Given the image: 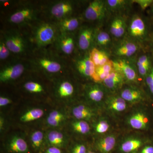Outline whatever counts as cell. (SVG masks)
<instances>
[{
	"label": "cell",
	"mask_w": 153,
	"mask_h": 153,
	"mask_svg": "<svg viewBox=\"0 0 153 153\" xmlns=\"http://www.w3.org/2000/svg\"><path fill=\"white\" fill-rule=\"evenodd\" d=\"M44 139V134L41 131H36L31 134L30 140L34 149L38 150L41 148Z\"/></svg>",
	"instance_id": "obj_37"
},
{
	"label": "cell",
	"mask_w": 153,
	"mask_h": 153,
	"mask_svg": "<svg viewBox=\"0 0 153 153\" xmlns=\"http://www.w3.org/2000/svg\"><path fill=\"white\" fill-rule=\"evenodd\" d=\"M27 59L32 70L49 79L66 75L71 71L70 60L58 54L52 47L34 49Z\"/></svg>",
	"instance_id": "obj_1"
},
{
	"label": "cell",
	"mask_w": 153,
	"mask_h": 153,
	"mask_svg": "<svg viewBox=\"0 0 153 153\" xmlns=\"http://www.w3.org/2000/svg\"><path fill=\"white\" fill-rule=\"evenodd\" d=\"M137 63L142 64V65L150 66V62L149 59L146 55H142L139 58Z\"/></svg>",
	"instance_id": "obj_42"
},
{
	"label": "cell",
	"mask_w": 153,
	"mask_h": 153,
	"mask_svg": "<svg viewBox=\"0 0 153 153\" xmlns=\"http://www.w3.org/2000/svg\"><path fill=\"white\" fill-rule=\"evenodd\" d=\"M12 102V100L10 99L5 96H1L0 97V106L4 107L11 104Z\"/></svg>",
	"instance_id": "obj_43"
},
{
	"label": "cell",
	"mask_w": 153,
	"mask_h": 153,
	"mask_svg": "<svg viewBox=\"0 0 153 153\" xmlns=\"http://www.w3.org/2000/svg\"><path fill=\"white\" fill-rule=\"evenodd\" d=\"M4 121L3 117H1V120H0V129L1 131L3 130L4 128Z\"/></svg>",
	"instance_id": "obj_45"
},
{
	"label": "cell",
	"mask_w": 153,
	"mask_h": 153,
	"mask_svg": "<svg viewBox=\"0 0 153 153\" xmlns=\"http://www.w3.org/2000/svg\"><path fill=\"white\" fill-rule=\"evenodd\" d=\"M139 50V46L133 40L121 41L113 49V53L118 58L125 59L131 57Z\"/></svg>",
	"instance_id": "obj_21"
},
{
	"label": "cell",
	"mask_w": 153,
	"mask_h": 153,
	"mask_svg": "<svg viewBox=\"0 0 153 153\" xmlns=\"http://www.w3.org/2000/svg\"><path fill=\"white\" fill-rule=\"evenodd\" d=\"M109 94L118 93L126 83L122 74L114 70L102 82Z\"/></svg>",
	"instance_id": "obj_22"
},
{
	"label": "cell",
	"mask_w": 153,
	"mask_h": 153,
	"mask_svg": "<svg viewBox=\"0 0 153 153\" xmlns=\"http://www.w3.org/2000/svg\"><path fill=\"white\" fill-rule=\"evenodd\" d=\"M146 84L151 93L153 95V67L151 68L147 76L145 77Z\"/></svg>",
	"instance_id": "obj_39"
},
{
	"label": "cell",
	"mask_w": 153,
	"mask_h": 153,
	"mask_svg": "<svg viewBox=\"0 0 153 153\" xmlns=\"http://www.w3.org/2000/svg\"><path fill=\"white\" fill-rule=\"evenodd\" d=\"M65 116L60 111L53 110L50 112L47 118V123L52 127L60 126L65 120Z\"/></svg>",
	"instance_id": "obj_33"
},
{
	"label": "cell",
	"mask_w": 153,
	"mask_h": 153,
	"mask_svg": "<svg viewBox=\"0 0 153 153\" xmlns=\"http://www.w3.org/2000/svg\"><path fill=\"white\" fill-rule=\"evenodd\" d=\"M138 153H153V145L150 143L145 145L140 149Z\"/></svg>",
	"instance_id": "obj_41"
},
{
	"label": "cell",
	"mask_w": 153,
	"mask_h": 153,
	"mask_svg": "<svg viewBox=\"0 0 153 153\" xmlns=\"http://www.w3.org/2000/svg\"><path fill=\"white\" fill-rule=\"evenodd\" d=\"M122 131L117 130L110 133L94 137L91 147L98 153H114Z\"/></svg>",
	"instance_id": "obj_13"
},
{
	"label": "cell",
	"mask_w": 153,
	"mask_h": 153,
	"mask_svg": "<svg viewBox=\"0 0 153 153\" xmlns=\"http://www.w3.org/2000/svg\"><path fill=\"white\" fill-rule=\"evenodd\" d=\"M146 31V25L143 19L139 16H134L132 19L129 26L130 36L135 40H142L144 37Z\"/></svg>",
	"instance_id": "obj_24"
},
{
	"label": "cell",
	"mask_w": 153,
	"mask_h": 153,
	"mask_svg": "<svg viewBox=\"0 0 153 153\" xmlns=\"http://www.w3.org/2000/svg\"><path fill=\"white\" fill-rule=\"evenodd\" d=\"M132 2L138 4L140 6L142 10H145L152 4V3H153V1H152V0H135V1H133Z\"/></svg>",
	"instance_id": "obj_40"
},
{
	"label": "cell",
	"mask_w": 153,
	"mask_h": 153,
	"mask_svg": "<svg viewBox=\"0 0 153 153\" xmlns=\"http://www.w3.org/2000/svg\"><path fill=\"white\" fill-rule=\"evenodd\" d=\"M131 106L118 94H108L101 109L102 112L112 118L119 124L120 121Z\"/></svg>",
	"instance_id": "obj_9"
},
{
	"label": "cell",
	"mask_w": 153,
	"mask_h": 153,
	"mask_svg": "<svg viewBox=\"0 0 153 153\" xmlns=\"http://www.w3.org/2000/svg\"><path fill=\"white\" fill-rule=\"evenodd\" d=\"M72 131L81 136L92 134V129L90 123L86 121L74 119L71 124Z\"/></svg>",
	"instance_id": "obj_29"
},
{
	"label": "cell",
	"mask_w": 153,
	"mask_h": 153,
	"mask_svg": "<svg viewBox=\"0 0 153 153\" xmlns=\"http://www.w3.org/2000/svg\"><path fill=\"white\" fill-rule=\"evenodd\" d=\"M76 33L59 32L55 43L51 47L61 56L70 60L76 55V51H78L76 44Z\"/></svg>",
	"instance_id": "obj_11"
},
{
	"label": "cell",
	"mask_w": 153,
	"mask_h": 153,
	"mask_svg": "<svg viewBox=\"0 0 153 153\" xmlns=\"http://www.w3.org/2000/svg\"><path fill=\"white\" fill-rule=\"evenodd\" d=\"M22 29L14 27L1 30V36L14 57L27 59L34 50V47L30 32H25Z\"/></svg>",
	"instance_id": "obj_2"
},
{
	"label": "cell",
	"mask_w": 153,
	"mask_h": 153,
	"mask_svg": "<svg viewBox=\"0 0 153 153\" xmlns=\"http://www.w3.org/2000/svg\"><path fill=\"white\" fill-rule=\"evenodd\" d=\"M146 108L145 103L131 106L120 121V129L123 131H146L150 120Z\"/></svg>",
	"instance_id": "obj_4"
},
{
	"label": "cell",
	"mask_w": 153,
	"mask_h": 153,
	"mask_svg": "<svg viewBox=\"0 0 153 153\" xmlns=\"http://www.w3.org/2000/svg\"><path fill=\"white\" fill-rule=\"evenodd\" d=\"M114 70L113 61L111 60L103 66L95 67V74L94 76L93 82L102 83L104 79H106Z\"/></svg>",
	"instance_id": "obj_28"
},
{
	"label": "cell",
	"mask_w": 153,
	"mask_h": 153,
	"mask_svg": "<svg viewBox=\"0 0 153 153\" xmlns=\"http://www.w3.org/2000/svg\"><path fill=\"white\" fill-rule=\"evenodd\" d=\"M71 71L82 78L93 82L95 66L89 57V52L75 55L70 59Z\"/></svg>",
	"instance_id": "obj_10"
},
{
	"label": "cell",
	"mask_w": 153,
	"mask_h": 153,
	"mask_svg": "<svg viewBox=\"0 0 153 153\" xmlns=\"http://www.w3.org/2000/svg\"><path fill=\"white\" fill-rule=\"evenodd\" d=\"M87 153H98L97 152H96L95 150L92 149V148H91V149H90L89 151H88V152Z\"/></svg>",
	"instance_id": "obj_46"
},
{
	"label": "cell",
	"mask_w": 153,
	"mask_h": 153,
	"mask_svg": "<svg viewBox=\"0 0 153 153\" xmlns=\"http://www.w3.org/2000/svg\"><path fill=\"white\" fill-rule=\"evenodd\" d=\"M82 92L85 102L100 109L105 97L109 94L102 83L94 82L84 84Z\"/></svg>",
	"instance_id": "obj_12"
},
{
	"label": "cell",
	"mask_w": 153,
	"mask_h": 153,
	"mask_svg": "<svg viewBox=\"0 0 153 153\" xmlns=\"http://www.w3.org/2000/svg\"><path fill=\"white\" fill-rule=\"evenodd\" d=\"M0 82L7 83L16 81L32 70L27 59L14 58L1 65Z\"/></svg>",
	"instance_id": "obj_8"
},
{
	"label": "cell",
	"mask_w": 153,
	"mask_h": 153,
	"mask_svg": "<svg viewBox=\"0 0 153 153\" xmlns=\"http://www.w3.org/2000/svg\"><path fill=\"white\" fill-rule=\"evenodd\" d=\"M30 33L34 49H41L53 46L59 31L55 23L41 19L30 27Z\"/></svg>",
	"instance_id": "obj_5"
},
{
	"label": "cell",
	"mask_w": 153,
	"mask_h": 153,
	"mask_svg": "<svg viewBox=\"0 0 153 153\" xmlns=\"http://www.w3.org/2000/svg\"><path fill=\"white\" fill-rule=\"evenodd\" d=\"M91 60L95 67L103 66L110 61L108 55L104 51L94 47L89 52Z\"/></svg>",
	"instance_id": "obj_31"
},
{
	"label": "cell",
	"mask_w": 153,
	"mask_h": 153,
	"mask_svg": "<svg viewBox=\"0 0 153 153\" xmlns=\"http://www.w3.org/2000/svg\"><path fill=\"white\" fill-rule=\"evenodd\" d=\"M44 114V111L41 108H32L23 114L20 117V120L23 123L30 122L41 118Z\"/></svg>",
	"instance_id": "obj_32"
},
{
	"label": "cell",
	"mask_w": 153,
	"mask_h": 153,
	"mask_svg": "<svg viewBox=\"0 0 153 153\" xmlns=\"http://www.w3.org/2000/svg\"></svg>",
	"instance_id": "obj_47"
},
{
	"label": "cell",
	"mask_w": 153,
	"mask_h": 153,
	"mask_svg": "<svg viewBox=\"0 0 153 153\" xmlns=\"http://www.w3.org/2000/svg\"><path fill=\"white\" fill-rule=\"evenodd\" d=\"M149 142L144 132L123 131L114 153H138Z\"/></svg>",
	"instance_id": "obj_7"
},
{
	"label": "cell",
	"mask_w": 153,
	"mask_h": 153,
	"mask_svg": "<svg viewBox=\"0 0 153 153\" xmlns=\"http://www.w3.org/2000/svg\"><path fill=\"white\" fill-rule=\"evenodd\" d=\"M7 148L11 153H27L29 151L27 142L19 136L11 138L7 143Z\"/></svg>",
	"instance_id": "obj_25"
},
{
	"label": "cell",
	"mask_w": 153,
	"mask_h": 153,
	"mask_svg": "<svg viewBox=\"0 0 153 153\" xmlns=\"http://www.w3.org/2000/svg\"><path fill=\"white\" fill-rule=\"evenodd\" d=\"M95 30L90 25H81L76 33L77 48L79 52L88 53L94 47Z\"/></svg>",
	"instance_id": "obj_15"
},
{
	"label": "cell",
	"mask_w": 153,
	"mask_h": 153,
	"mask_svg": "<svg viewBox=\"0 0 153 153\" xmlns=\"http://www.w3.org/2000/svg\"><path fill=\"white\" fill-rule=\"evenodd\" d=\"M47 138L48 143L51 146L62 148L66 143V138L65 135L58 131H49L47 134Z\"/></svg>",
	"instance_id": "obj_30"
},
{
	"label": "cell",
	"mask_w": 153,
	"mask_h": 153,
	"mask_svg": "<svg viewBox=\"0 0 153 153\" xmlns=\"http://www.w3.org/2000/svg\"><path fill=\"white\" fill-rule=\"evenodd\" d=\"M23 87L27 92L34 94H40L45 91L43 85L35 80H29L26 81L23 84Z\"/></svg>",
	"instance_id": "obj_34"
},
{
	"label": "cell",
	"mask_w": 153,
	"mask_h": 153,
	"mask_svg": "<svg viewBox=\"0 0 153 153\" xmlns=\"http://www.w3.org/2000/svg\"><path fill=\"white\" fill-rule=\"evenodd\" d=\"M118 94L131 106L146 102L145 93L139 85L126 83Z\"/></svg>",
	"instance_id": "obj_18"
},
{
	"label": "cell",
	"mask_w": 153,
	"mask_h": 153,
	"mask_svg": "<svg viewBox=\"0 0 153 153\" xmlns=\"http://www.w3.org/2000/svg\"><path fill=\"white\" fill-rule=\"evenodd\" d=\"M110 32L116 38H120L124 35L127 29L126 23L123 17L118 16L113 19L110 25Z\"/></svg>",
	"instance_id": "obj_26"
},
{
	"label": "cell",
	"mask_w": 153,
	"mask_h": 153,
	"mask_svg": "<svg viewBox=\"0 0 153 153\" xmlns=\"http://www.w3.org/2000/svg\"><path fill=\"white\" fill-rule=\"evenodd\" d=\"M77 4L70 0L41 2V19L55 23L74 15Z\"/></svg>",
	"instance_id": "obj_6"
},
{
	"label": "cell",
	"mask_w": 153,
	"mask_h": 153,
	"mask_svg": "<svg viewBox=\"0 0 153 153\" xmlns=\"http://www.w3.org/2000/svg\"><path fill=\"white\" fill-rule=\"evenodd\" d=\"M15 58L12 54L1 36H0V61L1 64L7 63Z\"/></svg>",
	"instance_id": "obj_35"
},
{
	"label": "cell",
	"mask_w": 153,
	"mask_h": 153,
	"mask_svg": "<svg viewBox=\"0 0 153 153\" xmlns=\"http://www.w3.org/2000/svg\"><path fill=\"white\" fill-rule=\"evenodd\" d=\"M82 19L74 16L62 19L55 24L60 33H76L82 25Z\"/></svg>",
	"instance_id": "obj_23"
},
{
	"label": "cell",
	"mask_w": 153,
	"mask_h": 153,
	"mask_svg": "<svg viewBox=\"0 0 153 153\" xmlns=\"http://www.w3.org/2000/svg\"><path fill=\"white\" fill-rule=\"evenodd\" d=\"M106 9V2L94 0L89 3L83 13V16L88 22L100 21L104 18Z\"/></svg>",
	"instance_id": "obj_20"
},
{
	"label": "cell",
	"mask_w": 153,
	"mask_h": 153,
	"mask_svg": "<svg viewBox=\"0 0 153 153\" xmlns=\"http://www.w3.org/2000/svg\"><path fill=\"white\" fill-rule=\"evenodd\" d=\"M111 38L108 33L96 28L94 37V47L104 51L111 46Z\"/></svg>",
	"instance_id": "obj_27"
},
{
	"label": "cell",
	"mask_w": 153,
	"mask_h": 153,
	"mask_svg": "<svg viewBox=\"0 0 153 153\" xmlns=\"http://www.w3.org/2000/svg\"><path fill=\"white\" fill-rule=\"evenodd\" d=\"M45 153H62L60 148L50 146L45 152Z\"/></svg>",
	"instance_id": "obj_44"
},
{
	"label": "cell",
	"mask_w": 153,
	"mask_h": 153,
	"mask_svg": "<svg viewBox=\"0 0 153 153\" xmlns=\"http://www.w3.org/2000/svg\"><path fill=\"white\" fill-rule=\"evenodd\" d=\"M90 124L94 137L120 129L117 122L102 112Z\"/></svg>",
	"instance_id": "obj_14"
},
{
	"label": "cell",
	"mask_w": 153,
	"mask_h": 153,
	"mask_svg": "<svg viewBox=\"0 0 153 153\" xmlns=\"http://www.w3.org/2000/svg\"><path fill=\"white\" fill-rule=\"evenodd\" d=\"M106 3L108 9L113 11H117L125 8L128 1L124 0H108Z\"/></svg>",
	"instance_id": "obj_38"
},
{
	"label": "cell",
	"mask_w": 153,
	"mask_h": 153,
	"mask_svg": "<svg viewBox=\"0 0 153 153\" xmlns=\"http://www.w3.org/2000/svg\"><path fill=\"white\" fill-rule=\"evenodd\" d=\"M67 74L52 79L54 81V94L61 100L70 99L76 94V87L71 79L66 77Z\"/></svg>",
	"instance_id": "obj_16"
},
{
	"label": "cell",
	"mask_w": 153,
	"mask_h": 153,
	"mask_svg": "<svg viewBox=\"0 0 153 153\" xmlns=\"http://www.w3.org/2000/svg\"><path fill=\"white\" fill-rule=\"evenodd\" d=\"M116 71L122 74L126 83L139 85V79L137 69L131 63L125 59L118 58L113 61Z\"/></svg>",
	"instance_id": "obj_19"
},
{
	"label": "cell",
	"mask_w": 153,
	"mask_h": 153,
	"mask_svg": "<svg viewBox=\"0 0 153 153\" xmlns=\"http://www.w3.org/2000/svg\"><path fill=\"white\" fill-rule=\"evenodd\" d=\"M91 144L79 140L74 143L70 148L69 153H87L91 149Z\"/></svg>",
	"instance_id": "obj_36"
},
{
	"label": "cell",
	"mask_w": 153,
	"mask_h": 153,
	"mask_svg": "<svg viewBox=\"0 0 153 153\" xmlns=\"http://www.w3.org/2000/svg\"><path fill=\"white\" fill-rule=\"evenodd\" d=\"M102 112L100 108L85 102L76 103L71 108V114L74 119L86 121L90 123Z\"/></svg>",
	"instance_id": "obj_17"
},
{
	"label": "cell",
	"mask_w": 153,
	"mask_h": 153,
	"mask_svg": "<svg viewBox=\"0 0 153 153\" xmlns=\"http://www.w3.org/2000/svg\"><path fill=\"white\" fill-rule=\"evenodd\" d=\"M7 17V22L16 27H30L41 20V2H19Z\"/></svg>",
	"instance_id": "obj_3"
}]
</instances>
